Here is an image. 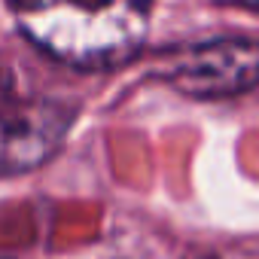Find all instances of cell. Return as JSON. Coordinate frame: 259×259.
Masks as SVG:
<instances>
[{"mask_svg":"<svg viewBox=\"0 0 259 259\" xmlns=\"http://www.w3.org/2000/svg\"><path fill=\"white\" fill-rule=\"evenodd\" d=\"M73 110L58 101H13L0 110V180L25 174L55 156Z\"/></svg>","mask_w":259,"mask_h":259,"instance_id":"3957f363","label":"cell"},{"mask_svg":"<svg viewBox=\"0 0 259 259\" xmlns=\"http://www.w3.org/2000/svg\"><path fill=\"white\" fill-rule=\"evenodd\" d=\"M159 76L183 95L229 98L259 85V43L213 40L183 46L159 64Z\"/></svg>","mask_w":259,"mask_h":259,"instance_id":"7a4b0ae2","label":"cell"},{"mask_svg":"<svg viewBox=\"0 0 259 259\" xmlns=\"http://www.w3.org/2000/svg\"><path fill=\"white\" fill-rule=\"evenodd\" d=\"M153 0H13L31 43L82 70H107L135 58L150 28Z\"/></svg>","mask_w":259,"mask_h":259,"instance_id":"6da1fadb","label":"cell"},{"mask_svg":"<svg viewBox=\"0 0 259 259\" xmlns=\"http://www.w3.org/2000/svg\"><path fill=\"white\" fill-rule=\"evenodd\" d=\"M13 73L7 70V64L0 61V110H4L7 104H13Z\"/></svg>","mask_w":259,"mask_h":259,"instance_id":"277c9868","label":"cell"},{"mask_svg":"<svg viewBox=\"0 0 259 259\" xmlns=\"http://www.w3.org/2000/svg\"><path fill=\"white\" fill-rule=\"evenodd\" d=\"M220 4H235V7H247V10H259V0H220Z\"/></svg>","mask_w":259,"mask_h":259,"instance_id":"5b68a950","label":"cell"}]
</instances>
